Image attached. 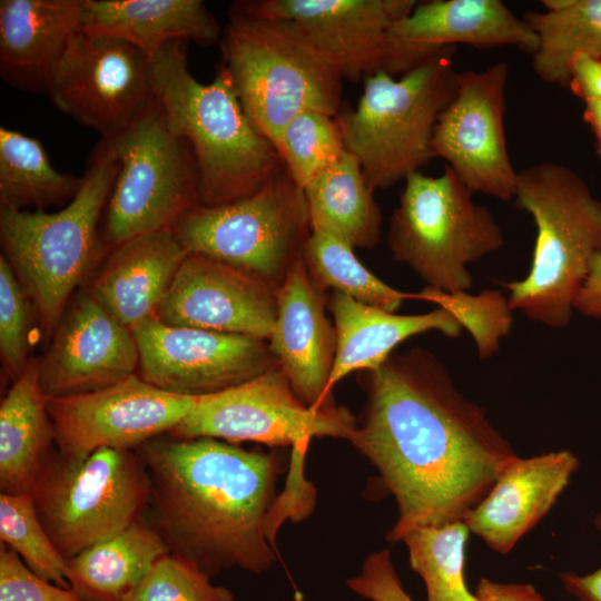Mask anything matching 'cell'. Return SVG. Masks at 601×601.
Here are the masks:
<instances>
[{"instance_id": "obj_1", "label": "cell", "mask_w": 601, "mask_h": 601, "mask_svg": "<svg viewBox=\"0 0 601 601\" xmlns=\"http://www.w3.org/2000/svg\"><path fill=\"white\" fill-rule=\"evenodd\" d=\"M366 404L349 442L397 505L386 539L463 520L518 455L428 351L392 354L362 372Z\"/></svg>"}, {"instance_id": "obj_2", "label": "cell", "mask_w": 601, "mask_h": 601, "mask_svg": "<svg viewBox=\"0 0 601 601\" xmlns=\"http://www.w3.org/2000/svg\"><path fill=\"white\" fill-rule=\"evenodd\" d=\"M135 451L150 479V523L171 554L209 579L234 569L260 574L275 565L277 455L170 434Z\"/></svg>"}, {"instance_id": "obj_3", "label": "cell", "mask_w": 601, "mask_h": 601, "mask_svg": "<svg viewBox=\"0 0 601 601\" xmlns=\"http://www.w3.org/2000/svg\"><path fill=\"white\" fill-rule=\"evenodd\" d=\"M150 60L166 125L193 149L201 206L253 196L285 170L273 142L248 118L223 67L216 68L210 82H198L188 69L185 41L166 45Z\"/></svg>"}, {"instance_id": "obj_4", "label": "cell", "mask_w": 601, "mask_h": 601, "mask_svg": "<svg viewBox=\"0 0 601 601\" xmlns=\"http://www.w3.org/2000/svg\"><path fill=\"white\" fill-rule=\"evenodd\" d=\"M118 170L114 150L100 139L80 190L62 209L0 207L2 255L36 308L45 339L52 337L75 289L109 252L100 237V223Z\"/></svg>"}, {"instance_id": "obj_5", "label": "cell", "mask_w": 601, "mask_h": 601, "mask_svg": "<svg viewBox=\"0 0 601 601\" xmlns=\"http://www.w3.org/2000/svg\"><path fill=\"white\" fill-rule=\"evenodd\" d=\"M514 205L536 239L528 275L502 283L511 311L551 328L569 325L594 254L601 253V201L568 166L542 161L518 171Z\"/></svg>"}, {"instance_id": "obj_6", "label": "cell", "mask_w": 601, "mask_h": 601, "mask_svg": "<svg viewBox=\"0 0 601 601\" xmlns=\"http://www.w3.org/2000/svg\"><path fill=\"white\" fill-rule=\"evenodd\" d=\"M228 17L218 42L219 66L250 121L274 146L300 112L338 115L344 80L295 24Z\"/></svg>"}, {"instance_id": "obj_7", "label": "cell", "mask_w": 601, "mask_h": 601, "mask_svg": "<svg viewBox=\"0 0 601 601\" xmlns=\"http://www.w3.org/2000/svg\"><path fill=\"white\" fill-rule=\"evenodd\" d=\"M449 48L398 76H367L354 109L337 115L345 149L359 161L370 187L386 189L434 158L437 120L454 98L459 71Z\"/></svg>"}, {"instance_id": "obj_8", "label": "cell", "mask_w": 601, "mask_h": 601, "mask_svg": "<svg viewBox=\"0 0 601 601\" xmlns=\"http://www.w3.org/2000/svg\"><path fill=\"white\" fill-rule=\"evenodd\" d=\"M444 166L439 176L422 171L404 180L390 219L387 247L426 287L447 294L469 290L467 266L499 250L504 238L491 210Z\"/></svg>"}, {"instance_id": "obj_9", "label": "cell", "mask_w": 601, "mask_h": 601, "mask_svg": "<svg viewBox=\"0 0 601 601\" xmlns=\"http://www.w3.org/2000/svg\"><path fill=\"white\" fill-rule=\"evenodd\" d=\"M150 495L139 454L110 447L79 460L50 449L31 492L42 526L67 561L144 519Z\"/></svg>"}, {"instance_id": "obj_10", "label": "cell", "mask_w": 601, "mask_h": 601, "mask_svg": "<svg viewBox=\"0 0 601 601\" xmlns=\"http://www.w3.org/2000/svg\"><path fill=\"white\" fill-rule=\"evenodd\" d=\"M190 255L209 257L280 286L312 233L304 190L285 169L257 194L198 205L171 228Z\"/></svg>"}, {"instance_id": "obj_11", "label": "cell", "mask_w": 601, "mask_h": 601, "mask_svg": "<svg viewBox=\"0 0 601 601\" xmlns=\"http://www.w3.org/2000/svg\"><path fill=\"white\" fill-rule=\"evenodd\" d=\"M107 141L119 161L100 223L109 250L137 236L171 229L200 205L193 149L168 129L158 100L134 126Z\"/></svg>"}, {"instance_id": "obj_12", "label": "cell", "mask_w": 601, "mask_h": 601, "mask_svg": "<svg viewBox=\"0 0 601 601\" xmlns=\"http://www.w3.org/2000/svg\"><path fill=\"white\" fill-rule=\"evenodd\" d=\"M357 421L343 406L315 410L293 391L279 366L231 388L200 396L168 434L228 443L293 446L304 452L313 437L349 440Z\"/></svg>"}, {"instance_id": "obj_13", "label": "cell", "mask_w": 601, "mask_h": 601, "mask_svg": "<svg viewBox=\"0 0 601 601\" xmlns=\"http://www.w3.org/2000/svg\"><path fill=\"white\" fill-rule=\"evenodd\" d=\"M48 96L61 112L114 139L156 104L150 58L121 39L79 31L68 46Z\"/></svg>"}, {"instance_id": "obj_14", "label": "cell", "mask_w": 601, "mask_h": 601, "mask_svg": "<svg viewBox=\"0 0 601 601\" xmlns=\"http://www.w3.org/2000/svg\"><path fill=\"white\" fill-rule=\"evenodd\" d=\"M139 376L173 394L200 397L279 366L266 339L171 326L151 317L132 329Z\"/></svg>"}, {"instance_id": "obj_15", "label": "cell", "mask_w": 601, "mask_h": 601, "mask_svg": "<svg viewBox=\"0 0 601 601\" xmlns=\"http://www.w3.org/2000/svg\"><path fill=\"white\" fill-rule=\"evenodd\" d=\"M509 67L499 61L459 72L454 98L440 116L432 148L473 193L513 200L518 171L509 156L505 92Z\"/></svg>"}, {"instance_id": "obj_16", "label": "cell", "mask_w": 601, "mask_h": 601, "mask_svg": "<svg viewBox=\"0 0 601 601\" xmlns=\"http://www.w3.org/2000/svg\"><path fill=\"white\" fill-rule=\"evenodd\" d=\"M198 397L162 391L135 374L109 387L47 397L57 451L79 460L102 449L135 450L170 433Z\"/></svg>"}, {"instance_id": "obj_17", "label": "cell", "mask_w": 601, "mask_h": 601, "mask_svg": "<svg viewBox=\"0 0 601 601\" xmlns=\"http://www.w3.org/2000/svg\"><path fill=\"white\" fill-rule=\"evenodd\" d=\"M416 0H242L228 13L295 24L345 81L382 69L392 26Z\"/></svg>"}, {"instance_id": "obj_18", "label": "cell", "mask_w": 601, "mask_h": 601, "mask_svg": "<svg viewBox=\"0 0 601 601\" xmlns=\"http://www.w3.org/2000/svg\"><path fill=\"white\" fill-rule=\"evenodd\" d=\"M278 288L235 266L187 254L155 317L171 326L268 341Z\"/></svg>"}, {"instance_id": "obj_19", "label": "cell", "mask_w": 601, "mask_h": 601, "mask_svg": "<svg viewBox=\"0 0 601 601\" xmlns=\"http://www.w3.org/2000/svg\"><path fill=\"white\" fill-rule=\"evenodd\" d=\"M456 45L510 46L533 56L539 40L501 0L417 2L390 29L382 69L401 76Z\"/></svg>"}, {"instance_id": "obj_20", "label": "cell", "mask_w": 601, "mask_h": 601, "mask_svg": "<svg viewBox=\"0 0 601 601\" xmlns=\"http://www.w3.org/2000/svg\"><path fill=\"white\" fill-rule=\"evenodd\" d=\"M138 366L132 331L85 290L67 307L39 361V376L47 397H63L115 385Z\"/></svg>"}, {"instance_id": "obj_21", "label": "cell", "mask_w": 601, "mask_h": 601, "mask_svg": "<svg viewBox=\"0 0 601 601\" xmlns=\"http://www.w3.org/2000/svg\"><path fill=\"white\" fill-rule=\"evenodd\" d=\"M323 292L299 258L277 293V313L268 345L297 397L321 410L335 405L327 384L336 353L334 326L325 315Z\"/></svg>"}, {"instance_id": "obj_22", "label": "cell", "mask_w": 601, "mask_h": 601, "mask_svg": "<svg viewBox=\"0 0 601 601\" xmlns=\"http://www.w3.org/2000/svg\"><path fill=\"white\" fill-rule=\"evenodd\" d=\"M578 465L569 451L516 456L463 521L487 546L505 554L549 512Z\"/></svg>"}, {"instance_id": "obj_23", "label": "cell", "mask_w": 601, "mask_h": 601, "mask_svg": "<svg viewBox=\"0 0 601 601\" xmlns=\"http://www.w3.org/2000/svg\"><path fill=\"white\" fill-rule=\"evenodd\" d=\"M85 2L1 0V79L17 90L48 95L68 46L80 31Z\"/></svg>"}, {"instance_id": "obj_24", "label": "cell", "mask_w": 601, "mask_h": 601, "mask_svg": "<svg viewBox=\"0 0 601 601\" xmlns=\"http://www.w3.org/2000/svg\"><path fill=\"white\" fill-rule=\"evenodd\" d=\"M186 256L171 229L137 236L106 254L87 292L132 329L155 317Z\"/></svg>"}, {"instance_id": "obj_25", "label": "cell", "mask_w": 601, "mask_h": 601, "mask_svg": "<svg viewBox=\"0 0 601 601\" xmlns=\"http://www.w3.org/2000/svg\"><path fill=\"white\" fill-rule=\"evenodd\" d=\"M334 317L336 353L327 393L349 373L380 367L405 339L431 331L449 337L460 335L463 325L454 313L439 307L423 314L398 315L333 292L328 300Z\"/></svg>"}, {"instance_id": "obj_26", "label": "cell", "mask_w": 601, "mask_h": 601, "mask_svg": "<svg viewBox=\"0 0 601 601\" xmlns=\"http://www.w3.org/2000/svg\"><path fill=\"white\" fill-rule=\"evenodd\" d=\"M80 31L121 39L151 58L174 41L218 43L223 29L200 0H86Z\"/></svg>"}, {"instance_id": "obj_27", "label": "cell", "mask_w": 601, "mask_h": 601, "mask_svg": "<svg viewBox=\"0 0 601 601\" xmlns=\"http://www.w3.org/2000/svg\"><path fill=\"white\" fill-rule=\"evenodd\" d=\"M55 443L40 384L39 361L31 358L0 405V491L31 494L40 463Z\"/></svg>"}, {"instance_id": "obj_28", "label": "cell", "mask_w": 601, "mask_h": 601, "mask_svg": "<svg viewBox=\"0 0 601 601\" xmlns=\"http://www.w3.org/2000/svg\"><path fill=\"white\" fill-rule=\"evenodd\" d=\"M169 553L144 518L68 560L69 587L83 601H121Z\"/></svg>"}, {"instance_id": "obj_29", "label": "cell", "mask_w": 601, "mask_h": 601, "mask_svg": "<svg viewBox=\"0 0 601 601\" xmlns=\"http://www.w3.org/2000/svg\"><path fill=\"white\" fill-rule=\"evenodd\" d=\"M312 231L329 234L352 248L375 247L382 213L358 159L345 150L341 158L305 189Z\"/></svg>"}, {"instance_id": "obj_30", "label": "cell", "mask_w": 601, "mask_h": 601, "mask_svg": "<svg viewBox=\"0 0 601 601\" xmlns=\"http://www.w3.org/2000/svg\"><path fill=\"white\" fill-rule=\"evenodd\" d=\"M542 3L544 11L523 16L539 40L532 69L544 82L568 87L575 56L601 58V0H543Z\"/></svg>"}, {"instance_id": "obj_31", "label": "cell", "mask_w": 601, "mask_h": 601, "mask_svg": "<svg viewBox=\"0 0 601 601\" xmlns=\"http://www.w3.org/2000/svg\"><path fill=\"white\" fill-rule=\"evenodd\" d=\"M82 176L57 171L32 137L0 127V207L35 210L70 203Z\"/></svg>"}, {"instance_id": "obj_32", "label": "cell", "mask_w": 601, "mask_h": 601, "mask_svg": "<svg viewBox=\"0 0 601 601\" xmlns=\"http://www.w3.org/2000/svg\"><path fill=\"white\" fill-rule=\"evenodd\" d=\"M303 259L315 285L355 300L395 313L414 294L403 293L384 283L355 256L354 248L329 234L312 231L303 252Z\"/></svg>"}, {"instance_id": "obj_33", "label": "cell", "mask_w": 601, "mask_h": 601, "mask_svg": "<svg viewBox=\"0 0 601 601\" xmlns=\"http://www.w3.org/2000/svg\"><path fill=\"white\" fill-rule=\"evenodd\" d=\"M470 530L463 520L421 526L401 541L412 570L423 580L426 601H479L466 587L465 544Z\"/></svg>"}, {"instance_id": "obj_34", "label": "cell", "mask_w": 601, "mask_h": 601, "mask_svg": "<svg viewBox=\"0 0 601 601\" xmlns=\"http://www.w3.org/2000/svg\"><path fill=\"white\" fill-rule=\"evenodd\" d=\"M275 148L303 190L346 150L337 116L317 110L295 116L280 131Z\"/></svg>"}, {"instance_id": "obj_35", "label": "cell", "mask_w": 601, "mask_h": 601, "mask_svg": "<svg viewBox=\"0 0 601 601\" xmlns=\"http://www.w3.org/2000/svg\"><path fill=\"white\" fill-rule=\"evenodd\" d=\"M0 539L36 574L62 588H70L68 561L42 526L31 494H0Z\"/></svg>"}, {"instance_id": "obj_36", "label": "cell", "mask_w": 601, "mask_h": 601, "mask_svg": "<svg viewBox=\"0 0 601 601\" xmlns=\"http://www.w3.org/2000/svg\"><path fill=\"white\" fill-rule=\"evenodd\" d=\"M171 553L156 562L141 582L121 601H234L225 587Z\"/></svg>"}, {"instance_id": "obj_37", "label": "cell", "mask_w": 601, "mask_h": 601, "mask_svg": "<svg viewBox=\"0 0 601 601\" xmlns=\"http://www.w3.org/2000/svg\"><path fill=\"white\" fill-rule=\"evenodd\" d=\"M28 295L6 257L0 256V357L14 382L31 359L32 324Z\"/></svg>"}, {"instance_id": "obj_38", "label": "cell", "mask_w": 601, "mask_h": 601, "mask_svg": "<svg viewBox=\"0 0 601 601\" xmlns=\"http://www.w3.org/2000/svg\"><path fill=\"white\" fill-rule=\"evenodd\" d=\"M0 601H83L36 574L8 545L0 544Z\"/></svg>"}, {"instance_id": "obj_39", "label": "cell", "mask_w": 601, "mask_h": 601, "mask_svg": "<svg viewBox=\"0 0 601 601\" xmlns=\"http://www.w3.org/2000/svg\"><path fill=\"white\" fill-rule=\"evenodd\" d=\"M346 587L370 601H414L404 590L387 549L370 554Z\"/></svg>"}, {"instance_id": "obj_40", "label": "cell", "mask_w": 601, "mask_h": 601, "mask_svg": "<svg viewBox=\"0 0 601 601\" xmlns=\"http://www.w3.org/2000/svg\"><path fill=\"white\" fill-rule=\"evenodd\" d=\"M568 88L583 101H601V58L575 56L570 67Z\"/></svg>"}, {"instance_id": "obj_41", "label": "cell", "mask_w": 601, "mask_h": 601, "mask_svg": "<svg viewBox=\"0 0 601 601\" xmlns=\"http://www.w3.org/2000/svg\"><path fill=\"white\" fill-rule=\"evenodd\" d=\"M574 309L601 321V253L594 254L590 260L588 275L574 300Z\"/></svg>"}, {"instance_id": "obj_42", "label": "cell", "mask_w": 601, "mask_h": 601, "mask_svg": "<svg viewBox=\"0 0 601 601\" xmlns=\"http://www.w3.org/2000/svg\"><path fill=\"white\" fill-rule=\"evenodd\" d=\"M474 595L479 601H545L536 589L523 583H501L482 578Z\"/></svg>"}, {"instance_id": "obj_43", "label": "cell", "mask_w": 601, "mask_h": 601, "mask_svg": "<svg viewBox=\"0 0 601 601\" xmlns=\"http://www.w3.org/2000/svg\"><path fill=\"white\" fill-rule=\"evenodd\" d=\"M595 526L601 532V513L595 516ZM564 589L578 601H601V566L587 575L573 572L560 574Z\"/></svg>"}, {"instance_id": "obj_44", "label": "cell", "mask_w": 601, "mask_h": 601, "mask_svg": "<svg viewBox=\"0 0 601 601\" xmlns=\"http://www.w3.org/2000/svg\"><path fill=\"white\" fill-rule=\"evenodd\" d=\"M583 119L594 135L597 150L601 157V101H584Z\"/></svg>"}]
</instances>
